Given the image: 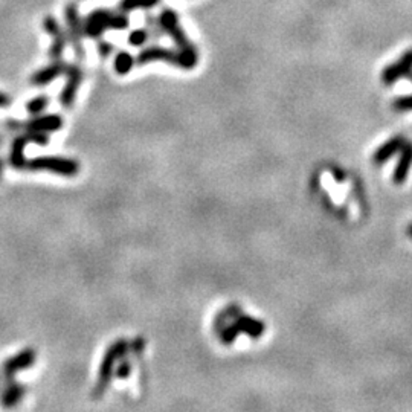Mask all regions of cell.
I'll list each match as a JSON object with an SVG mask.
<instances>
[{
    "mask_svg": "<svg viewBox=\"0 0 412 412\" xmlns=\"http://www.w3.org/2000/svg\"><path fill=\"white\" fill-rule=\"evenodd\" d=\"M128 28V17L124 13H113L109 10L92 11L82 22V36L89 38H98L105 29H126Z\"/></svg>",
    "mask_w": 412,
    "mask_h": 412,
    "instance_id": "obj_1",
    "label": "cell"
},
{
    "mask_svg": "<svg viewBox=\"0 0 412 412\" xmlns=\"http://www.w3.org/2000/svg\"><path fill=\"white\" fill-rule=\"evenodd\" d=\"M163 61L172 66H179L182 69H193L199 63V54H188L182 51H171V49L162 46H148L142 49V52L138 55L135 63L138 66H144L147 63Z\"/></svg>",
    "mask_w": 412,
    "mask_h": 412,
    "instance_id": "obj_2",
    "label": "cell"
},
{
    "mask_svg": "<svg viewBox=\"0 0 412 412\" xmlns=\"http://www.w3.org/2000/svg\"><path fill=\"white\" fill-rule=\"evenodd\" d=\"M128 354V342L126 339H118L113 342L107 351L104 353V358L101 360L100 371H98V378L94 390V397H101L110 385V381L117 368L118 362Z\"/></svg>",
    "mask_w": 412,
    "mask_h": 412,
    "instance_id": "obj_3",
    "label": "cell"
},
{
    "mask_svg": "<svg viewBox=\"0 0 412 412\" xmlns=\"http://www.w3.org/2000/svg\"><path fill=\"white\" fill-rule=\"evenodd\" d=\"M24 170L46 171L52 172V175L72 177L77 176L80 172V163L69 158H60V156H40V158L27 161V167H24Z\"/></svg>",
    "mask_w": 412,
    "mask_h": 412,
    "instance_id": "obj_4",
    "label": "cell"
},
{
    "mask_svg": "<svg viewBox=\"0 0 412 412\" xmlns=\"http://www.w3.org/2000/svg\"><path fill=\"white\" fill-rule=\"evenodd\" d=\"M158 22H159V24L162 27L165 34H168L171 37V40L175 41L176 46L179 47V51L188 52V54H197L196 46L186 37V34L184 32L182 27H180V23H179L177 14L175 11L168 10V8H167V10H163L159 14Z\"/></svg>",
    "mask_w": 412,
    "mask_h": 412,
    "instance_id": "obj_5",
    "label": "cell"
},
{
    "mask_svg": "<svg viewBox=\"0 0 412 412\" xmlns=\"http://www.w3.org/2000/svg\"><path fill=\"white\" fill-rule=\"evenodd\" d=\"M412 73V49L403 52L397 61L386 66L383 69L381 80L385 86H394L402 78H408Z\"/></svg>",
    "mask_w": 412,
    "mask_h": 412,
    "instance_id": "obj_6",
    "label": "cell"
},
{
    "mask_svg": "<svg viewBox=\"0 0 412 412\" xmlns=\"http://www.w3.org/2000/svg\"><path fill=\"white\" fill-rule=\"evenodd\" d=\"M36 359H37V353L34 348H24L20 353L14 354V356H11L10 359H6L2 367L3 381H13L15 374L20 373V371L28 369L34 365Z\"/></svg>",
    "mask_w": 412,
    "mask_h": 412,
    "instance_id": "obj_7",
    "label": "cell"
},
{
    "mask_svg": "<svg viewBox=\"0 0 412 412\" xmlns=\"http://www.w3.org/2000/svg\"><path fill=\"white\" fill-rule=\"evenodd\" d=\"M64 17H66V22H68L69 40L72 43L73 51H75L77 59L82 60V59H84V49H82L81 38L84 36H82V23L80 20L78 8L73 3H69L64 10Z\"/></svg>",
    "mask_w": 412,
    "mask_h": 412,
    "instance_id": "obj_8",
    "label": "cell"
},
{
    "mask_svg": "<svg viewBox=\"0 0 412 412\" xmlns=\"http://www.w3.org/2000/svg\"><path fill=\"white\" fill-rule=\"evenodd\" d=\"M43 28L52 40V45L49 47V57H51L52 60H61L66 43H68V37H66L63 32L61 24L55 17H52V15H47L43 20Z\"/></svg>",
    "mask_w": 412,
    "mask_h": 412,
    "instance_id": "obj_9",
    "label": "cell"
},
{
    "mask_svg": "<svg viewBox=\"0 0 412 412\" xmlns=\"http://www.w3.org/2000/svg\"><path fill=\"white\" fill-rule=\"evenodd\" d=\"M64 75L68 77V82L63 86L60 92V104L64 107V109H71L73 103H75L78 89L82 82V71L78 68V66L68 64Z\"/></svg>",
    "mask_w": 412,
    "mask_h": 412,
    "instance_id": "obj_10",
    "label": "cell"
},
{
    "mask_svg": "<svg viewBox=\"0 0 412 412\" xmlns=\"http://www.w3.org/2000/svg\"><path fill=\"white\" fill-rule=\"evenodd\" d=\"M63 118L60 115H37L29 121L23 122L24 131H41V133H54L63 128Z\"/></svg>",
    "mask_w": 412,
    "mask_h": 412,
    "instance_id": "obj_11",
    "label": "cell"
},
{
    "mask_svg": "<svg viewBox=\"0 0 412 412\" xmlns=\"http://www.w3.org/2000/svg\"><path fill=\"white\" fill-rule=\"evenodd\" d=\"M66 68H68V63H64L61 60H54L51 64H47V66H45V68H41L32 73L31 78H29L31 84L36 86V87L47 86L49 82H52L54 80L63 75V73L66 72Z\"/></svg>",
    "mask_w": 412,
    "mask_h": 412,
    "instance_id": "obj_12",
    "label": "cell"
},
{
    "mask_svg": "<svg viewBox=\"0 0 412 412\" xmlns=\"http://www.w3.org/2000/svg\"><path fill=\"white\" fill-rule=\"evenodd\" d=\"M27 394V386L20 382L5 381V386L0 388V406L2 408H14L19 405L20 400Z\"/></svg>",
    "mask_w": 412,
    "mask_h": 412,
    "instance_id": "obj_13",
    "label": "cell"
},
{
    "mask_svg": "<svg viewBox=\"0 0 412 412\" xmlns=\"http://www.w3.org/2000/svg\"><path fill=\"white\" fill-rule=\"evenodd\" d=\"M406 141L400 136H395L391 138L386 141L385 144H382L381 147L377 148L374 156H373V161L376 165H382L385 162H388L391 158H394V154H397L399 152H402V148L405 147Z\"/></svg>",
    "mask_w": 412,
    "mask_h": 412,
    "instance_id": "obj_14",
    "label": "cell"
},
{
    "mask_svg": "<svg viewBox=\"0 0 412 412\" xmlns=\"http://www.w3.org/2000/svg\"><path fill=\"white\" fill-rule=\"evenodd\" d=\"M233 323L237 325L238 330H240V333L247 334L249 337H252V339H258V337H261L266 330L265 323H261V321L255 319L252 316L243 315V313H240V315H238L233 321Z\"/></svg>",
    "mask_w": 412,
    "mask_h": 412,
    "instance_id": "obj_15",
    "label": "cell"
},
{
    "mask_svg": "<svg viewBox=\"0 0 412 412\" xmlns=\"http://www.w3.org/2000/svg\"><path fill=\"white\" fill-rule=\"evenodd\" d=\"M412 167V142L405 144V147L402 148V158L395 167L392 172V182L395 185H402L406 182V179L409 176V171Z\"/></svg>",
    "mask_w": 412,
    "mask_h": 412,
    "instance_id": "obj_16",
    "label": "cell"
},
{
    "mask_svg": "<svg viewBox=\"0 0 412 412\" xmlns=\"http://www.w3.org/2000/svg\"><path fill=\"white\" fill-rule=\"evenodd\" d=\"M29 144L27 133L17 135L11 142L10 150V163L14 170H24L27 167V158H24V148Z\"/></svg>",
    "mask_w": 412,
    "mask_h": 412,
    "instance_id": "obj_17",
    "label": "cell"
},
{
    "mask_svg": "<svg viewBox=\"0 0 412 412\" xmlns=\"http://www.w3.org/2000/svg\"><path fill=\"white\" fill-rule=\"evenodd\" d=\"M242 313L240 306H237V304H230L229 307H226L223 311L219 313V316L214 319V328H216V332L219 333L221 328H223L226 324H229L230 321H234L238 315Z\"/></svg>",
    "mask_w": 412,
    "mask_h": 412,
    "instance_id": "obj_18",
    "label": "cell"
},
{
    "mask_svg": "<svg viewBox=\"0 0 412 412\" xmlns=\"http://www.w3.org/2000/svg\"><path fill=\"white\" fill-rule=\"evenodd\" d=\"M113 66H115V71H117V73H119V75H127V73L131 71V68L135 66L133 55L124 51L119 52L117 57H115Z\"/></svg>",
    "mask_w": 412,
    "mask_h": 412,
    "instance_id": "obj_19",
    "label": "cell"
},
{
    "mask_svg": "<svg viewBox=\"0 0 412 412\" xmlns=\"http://www.w3.org/2000/svg\"><path fill=\"white\" fill-rule=\"evenodd\" d=\"M159 0H121L119 2V11L121 13H131L135 10H150L156 3H158Z\"/></svg>",
    "mask_w": 412,
    "mask_h": 412,
    "instance_id": "obj_20",
    "label": "cell"
},
{
    "mask_svg": "<svg viewBox=\"0 0 412 412\" xmlns=\"http://www.w3.org/2000/svg\"><path fill=\"white\" fill-rule=\"evenodd\" d=\"M238 334H240V330L237 328V325L230 321L229 324H226L223 328L220 330L219 332V337H220V342L223 345H233L235 341Z\"/></svg>",
    "mask_w": 412,
    "mask_h": 412,
    "instance_id": "obj_21",
    "label": "cell"
},
{
    "mask_svg": "<svg viewBox=\"0 0 412 412\" xmlns=\"http://www.w3.org/2000/svg\"><path fill=\"white\" fill-rule=\"evenodd\" d=\"M49 105V98L46 95H38L36 98H32L29 103H27V112L32 117H37V115H41L46 107Z\"/></svg>",
    "mask_w": 412,
    "mask_h": 412,
    "instance_id": "obj_22",
    "label": "cell"
},
{
    "mask_svg": "<svg viewBox=\"0 0 412 412\" xmlns=\"http://www.w3.org/2000/svg\"><path fill=\"white\" fill-rule=\"evenodd\" d=\"M148 40H150V32H148L147 29H135L131 31L128 36V43L136 47L144 46Z\"/></svg>",
    "mask_w": 412,
    "mask_h": 412,
    "instance_id": "obj_23",
    "label": "cell"
},
{
    "mask_svg": "<svg viewBox=\"0 0 412 412\" xmlns=\"http://www.w3.org/2000/svg\"><path fill=\"white\" fill-rule=\"evenodd\" d=\"M113 374L117 376V378H119V381H126V378L130 377V374H131V362H130V359L127 356H124L118 362Z\"/></svg>",
    "mask_w": 412,
    "mask_h": 412,
    "instance_id": "obj_24",
    "label": "cell"
},
{
    "mask_svg": "<svg viewBox=\"0 0 412 412\" xmlns=\"http://www.w3.org/2000/svg\"><path fill=\"white\" fill-rule=\"evenodd\" d=\"M28 141L29 144H36L40 147H45L49 142V136L47 133H41V131H27Z\"/></svg>",
    "mask_w": 412,
    "mask_h": 412,
    "instance_id": "obj_25",
    "label": "cell"
},
{
    "mask_svg": "<svg viewBox=\"0 0 412 412\" xmlns=\"http://www.w3.org/2000/svg\"><path fill=\"white\" fill-rule=\"evenodd\" d=\"M392 107L399 112H412V95L397 98V100L392 103Z\"/></svg>",
    "mask_w": 412,
    "mask_h": 412,
    "instance_id": "obj_26",
    "label": "cell"
},
{
    "mask_svg": "<svg viewBox=\"0 0 412 412\" xmlns=\"http://www.w3.org/2000/svg\"><path fill=\"white\" fill-rule=\"evenodd\" d=\"M5 128H6V131H19V130H22L23 128V124L22 122H19L17 119H13V118H8L6 121H5Z\"/></svg>",
    "mask_w": 412,
    "mask_h": 412,
    "instance_id": "obj_27",
    "label": "cell"
},
{
    "mask_svg": "<svg viewBox=\"0 0 412 412\" xmlns=\"http://www.w3.org/2000/svg\"><path fill=\"white\" fill-rule=\"evenodd\" d=\"M113 51V46L110 43H107V41H101L100 45H98V52H100L101 57H109Z\"/></svg>",
    "mask_w": 412,
    "mask_h": 412,
    "instance_id": "obj_28",
    "label": "cell"
},
{
    "mask_svg": "<svg viewBox=\"0 0 412 412\" xmlns=\"http://www.w3.org/2000/svg\"><path fill=\"white\" fill-rule=\"evenodd\" d=\"M13 103V98L5 94V92H0V109H5V107H10Z\"/></svg>",
    "mask_w": 412,
    "mask_h": 412,
    "instance_id": "obj_29",
    "label": "cell"
},
{
    "mask_svg": "<svg viewBox=\"0 0 412 412\" xmlns=\"http://www.w3.org/2000/svg\"><path fill=\"white\" fill-rule=\"evenodd\" d=\"M3 144V135H0V147H2ZM2 175H3V162L2 159H0V179H2Z\"/></svg>",
    "mask_w": 412,
    "mask_h": 412,
    "instance_id": "obj_30",
    "label": "cell"
},
{
    "mask_svg": "<svg viewBox=\"0 0 412 412\" xmlns=\"http://www.w3.org/2000/svg\"><path fill=\"white\" fill-rule=\"evenodd\" d=\"M408 235L412 238V223L408 226Z\"/></svg>",
    "mask_w": 412,
    "mask_h": 412,
    "instance_id": "obj_31",
    "label": "cell"
},
{
    "mask_svg": "<svg viewBox=\"0 0 412 412\" xmlns=\"http://www.w3.org/2000/svg\"><path fill=\"white\" fill-rule=\"evenodd\" d=\"M408 80H411V81H412V73H411V75L408 77Z\"/></svg>",
    "mask_w": 412,
    "mask_h": 412,
    "instance_id": "obj_32",
    "label": "cell"
}]
</instances>
